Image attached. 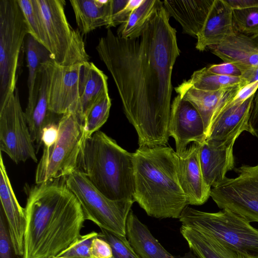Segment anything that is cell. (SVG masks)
<instances>
[{"label": "cell", "mask_w": 258, "mask_h": 258, "mask_svg": "<svg viewBox=\"0 0 258 258\" xmlns=\"http://www.w3.org/2000/svg\"><path fill=\"white\" fill-rule=\"evenodd\" d=\"M180 231L197 258H249L205 232L183 225Z\"/></svg>", "instance_id": "obj_25"}, {"label": "cell", "mask_w": 258, "mask_h": 258, "mask_svg": "<svg viewBox=\"0 0 258 258\" xmlns=\"http://www.w3.org/2000/svg\"><path fill=\"white\" fill-rule=\"evenodd\" d=\"M111 105L109 94L92 107L85 118L84 126L86 139L90 138L106 122Z\"/></svg>", "instance_id": "obj_32"}, {"label": "cell", "mask_w": 258, "mask_h": 258, "mask_svg": "<svg viewBox=\"0 0 258 258\" xmlns=\"http://www.w3.org/2000/svg\"><path fill=\"white\" fill-rule=\"evenodd\" d=\"M107 79L94 63L88 61L83 64L76 114L84 123L92 107L108 94Z\"/></svg>", "instance_id": "obj_23"}, {"label": "cell", "mask_w": 258, "mask_h": 258, "mask_svg": "<svg viewBox=\"0 0 258 258\" xmlns=\"http://www.w3.org/2000/svg\"><path fill=\"white\" fill-rule=\"evenodd\" d=\"M53 61L49 59L42 64L39 89L36 102L33 108L25 111V116L31 138L40 147L43 129L48 125L56 122L54 115L48 107V88Z\"/></svg>", "instance_id": "obj_21"}, {"label": "cell", "mask_w": 258, "mask_h": 258, "mask_svg": "<svg viewBox=\"0 0 258 258\" xmlns=\"http://www.w3.org/2000/svg\"><path fill=\"white\" fill-rule=\"evenodd\" d=\"M58 127L55 142L43 147L36 170V184L66 177L78 169L79 157L86 139L84 123L76 113L68 111L61 115Z\"/></svg>", "instance_id": "obj_6"}, {"label": "cell", "mask_w": 258, "mask_h": 258, "mask_svg": "<svg viewBox=\"0 0 258 258\" xmlns=\"http://www.w3.org/2000/svg\"><path fill=\"white\" fill-rule=\"evenodd\" d=\"M179 219L183 226L210 234L249 258H258V229L229 209L210 213L186 206Z\"/></svg>", "instance_id": "obj_5"}, {"label": "cell", "mask_w": 258, "mask_h": 258, "mask_svg": "<svg viewBox=\"0 0 258 258\" xmlns=\"http://www.w3.org/2000/svg\"><path fill=\"white\" fill-rule=\"evenodd\" d=\"M208 48L224 62L233 63L240 71L258 67V39L234 33L222 43Z\"/></svg>", "instance_id": "obj_22"}, {"label": "cell", "mask_w": 258, "mask_h": 258, "mask_svg": "<svg viewBox=\"0 0 258 258\" xmlns=\"http://www.w3.org/2000/svg\"><path fill=\"white\" fill-rule=\"evenodd\" d=\"M78 169L104 196L113 201H134L133 153L98 131L85 139Z\"/></svg>", "instance_id": "obj_4"}, {"label": "cell", "mask_w": 258, "mask_h": 258, "mask_svg": "<svg viewBox=\"0 0 258 258\" xmlns=\"http://www.w3.org/2000/svg\"><path fill=\"white\" fill-rule=\"evenodd\" d=\"M163 6L142 34L125 39L108 29L96 50L110 73L140 147L167 145L173 67L180 55L176 31Z\"/></svg>", "instance_id": "obj_1"}, {"label": "cell", "mask_w": 258, "mask_h": 258, "mask_svg": "<svg viewBox=\"0 0 258 258\" xmlns=\"http://www.w3.org/2000/svg\"><path fill=\"white\" fill-rule=\"evenodd\" d=\"M45 29L47 45L52 61L57 65L70 66L89 61L83 36L73 29L64 12V0H37Z\"/></svg>", "instance_id": "obj_8"}, {"label": "cell", "mask_w": 258, "mask_h": 258, "mask_svg": "<svg viewBox=\"0 0 258 258\" xmlns=\"http://www.w3.org/2000/svg\"><path fill=\"white\" fill-rule=\"evenodd\" d=\"M134 200L151 217L178 218L187 206L170 147H140L133 153Z\"/></svg>", "instance_id": "obj_3"}, {"label": "cell", "mask_w": 258, "mask_h": 258, "mask_svg": "<svg viewBox=\"0 0 258 258\" xmlns=\"http://www.w3.org/2000/svg\"><path fill=\"white\" fill-rule=\"evenodd\" d=\"M234 33L232 9L226 0H214L197 36L196 48L203 51L210 46L219 44Z\"/></svg>", "instance_id": "obj_19"}, {"label": "cell", "mask_w": 258, "mask_h": 258, "mask_svg": "<svg viewBox=\"0 0 258 258\" xmlns=\"http://www.w3.org/2000/svg\"><path fill=\"white\" fill-rule=\"evenodd\" d=\"M249 133L258 138V91L253 101L251 112L249 121Z\"/></svg>", "instance_id": "obj_40"}, {"label": "cell", "mask_w": 258, "mask_h": 258, "mask_svg": "<svg viewBox=\"0 0 258 258\" xmlns=\"http://www.w3.org/2000/svg\"><path fill=\"white\" fill-rule=\"evenodd\" d=\"M1 209L6 220L10 240L15 253L24 254L26 219L25 208L19 204L8 175L2 153L0 157Z\"/></svg>", "instance_id": "obj_16"}, {"label": "cell", "mask_w": 258, "mask_h": 258, "mask_svg": "<svg viewBox=\"0 0 258 258\" xmlns=\"http://www.w3.org/2000/svg\"><path fill=\"white\" fill-rule=\"evenodd\" d=\"M0 258H23L17 255L13 247L4 214L1 209L0 214Z\"/></svg>", "instance_id": "obj_35"}, {"label": "cell", "mask_w": 258, "mask_h": 258, "mask_svg": "<svg viewBox=\"0 0 258 258\" xmlns=\"http://www.w3.org/2000/svg\"><path fill=\"white\" fill-rule=\"evenodd\" d=\"M0 150L16 164L28 159L37 162L17 88L0 108Z\"/></svg>", "instance_id": "obj_11"}, {"label": "cell", "mask_w": 258, "mask_h": 258, "mask_svg": "<svg viewBox=\"0 0 258 258\" xmlns=\"http://www.w3.org/2000/svg\"><path fill=\"white\" fill-rule=\"evenodd\" d=\"M177 165L179 182L188 204H204L210 197L211 187L203 176L197 143H192L185 152L177 155Z\"/></svg>", "instance_id": "obj_15"}, {"label": "cell", "mask_w": 258, "mask_h": 258, "mask_svg": "<svg viewBox=\"0 0 258 258\" xmlns=\"http://www.w3.org/2000/svg\"><path fill=\"white\" fill-rule=\"evenodd\" d=\"M125 236L139 258H197L191 252L183 256L168 252L132 210L126 220Z\"/></svg>", "instance_id": "obj_20"}, {"label": "cell", "mask_w": 258, "mask_h": 258, "mask_svg": "<svg viewBox=\"0 0 258 258\" xmlns=\"http://www.w3.org/2000/svg\"><path fill=\"white\" fill-rule=\"evenodd\" d=\"M24 48L28 69V98L25 111H28L34 106L37 99L42 64L51 58L45 47L30 34L26 38Z\"/></svg>", "instance_id": "obj_27"}, {"label": "cell", "mask_w": 258, "mask_h": 258, "mask_svg": "<svg viewBox=\"0 0 258 258\" xmlns=\"http://www.w3.org/2000/svg\"><path fill=\"white\" fill-rule=\"evenodd\" d=\"M198 144L203 176L212 188L224 180L227 173L234 169V144L206 140Z\"/></svg>", "instance_id": "obj_17"}, {"label": "cell", "mask_w": 258, "mask_h": 258, "mask_svg": "<svg viewBox=\"0 0 258 258\" xmlns=\"http://www.w3.org/2000/svg\"><path fill=\"white\" fill-rule=\"evenodd\" d=\"M50 258H67V257H58V256H53V257H51Z\"/></svg>", "instance_id": "obj_42"}, {"label": "cell", "mask_w": 258, "mask_h": 258, "mask_svg": "<svg viewBox=\"0 0 258 258\" xmlns=\"http://www.w3.org/2000/svg\"><path fill=\"white\" fill-rule=\"evenodd\" d=\"M163 6L159 0H143L131 14L128 20L120 25L116 35L125 39L140 36L156 12Z\"/></svg>", "instance_id": "obj_28"}, {"label": "cell", "mask_w": 258, "mask_h": 258, "mask_svg": "<svg viewBox=\"0 0 258 258\" xmlns=\"http://www.w3.org/2000/svg\"><path fill=\"white\" fill-rule=\"evenodd\" d=\"M65 178L68 187L79 202L86 220L100 228L125 235L126 220L134 201L109 199L79 169Z\"/></svg>", "instance_id": "obj_9"}, {"label": "cell", "mask_w": 258, "mask_h": 258, "mask_svg": "<svg viewBox=\"0 0 258 258\" xmlns=\"http://www.w3.org/2000/svg\"><path fill=\"white\" fill-rule=\"evenodd\" d=\"M245 87L236 86L217 91H205L194 88L184 80L175 88V90L181 98L189 102L198 110L203 120L207 134L216 113Z\"/></svg>", "instance_id": "obj_18"}, {"label": "cell", "mask_w": 258, "mask_h": 258, "mask_svg": "<svg viewBox=\"0 0 258 258\" xmlns=\"http://www.w3.org/2000/svg\"><path fill=\"white\" fill-rule=\"evenodd\" d=\"M58 136V122L52 123L45 127L43 130L41 138L43 147H48L51 146L56 141Z\"/></svg>", "instance_id": "obj_39"}, {"label": "cell", "mask_w": 258, "mask_h": 258, "mask_svg": "<svg viewBox=\"0 0 258 258\" xmlns=\"http://www.w3.org/2000/svg\"><path fill=\"white\" fill-rule=\"evenodd\" d=\"M232 25L234 33L258 39V6L233 10Z\"/></svg>", "instance_id": "obj_31"}, {"label": "cell", "mask_w": 258, "mask_h": 258, "mask_svg": "<svg viewBox=\"0 0 258 258\" xmlns=\"http://www.w3.org/2000/svg\"><path fill=\"white\" fill-rule=\"evenodd\" d=\"M214 0H165L163 6L181 26L183 32L197 37Z\"/></svg>", "instance_id": "obj_24"}, {"label": "cell", "mask_w": 258, "mask_h": 258, "mask_svg": "<svg viewBox=\"0 0 258 258\" xmlns=\"http://www.w3.org/2000/svg\"><path fill=\"white\" fill-rule=\"evenodd\" d=\"M100 229L98 237L105 240L110 245L113 258H139L125 235L118 234L103 228Z\"/></svg>", "instance_id": "obj_33"}, {"label": "cell", "mask_w": 258, "mask_h": 258, "mask_svg": "<svg viewBox=\"0 0 258 258\" xmlns=\"http://www.w3.org/2000/svg\"><path fill=\"white\" fill-rule=\"evenodd\" d=\"M232 10H241L258 6V0H226Z\"/></svg>", "instance_id": "obj_41"}, {"label": "cell", "mask_w": 258, "mask_h": 258, "mask_svg": "<svg viewBox=\"0 0 258 258\" xmlns=\"http://www.w3.org/2000/svg\"><path fill=\"white\" fill-rule=\"evenodd\" d=\"M210 73L227 76L242 77V73L239 68L233 63L224 62L215 64L207 67Z\"/></svg>", "instance_id": "obj_38"}, {"label": "cell", "mask_w": 258, "mask_h": 258, "mask_svg": "<svg viewBox=\"0 0 258 258\" xmlns=\"http://www.w3.org/2000/svg\"><path fill=\"white\" fill-rule=\"evenodd\" d=\"M83 64L61 66L53 62L48 88L49 110L57 115L76 114Z\"/></svg>", "instance_id": "obj_14"}, {"label": "cell", "mask_w": 258, "mask_h": 258, "mask_svg": "<svg viewBox=\"0 0 258 258\" xmlns=\"http://www.w3.org/2000/svg\"><path fill=\"white\" fill-rule=\"evenodd\" d=\"M25 211L23 258L57 256L81 235L86 220L65 177L31 188Z\"/></svg>", "instance_id": "obj_2"}, {"label": "cell", "mask_w": 258, "mask_h": 258, "mask_svg": "<svg viewBox=\"0 0 258 258\" xmlns=\"http://www.w3.org/2000/svg\"><path fill=\"white\" fill-rule=\"evenodd\" d=\"M29 30L17 0H0V108L17 88L22 49Z\"/></svg>", "instance_id": "obj_7"}, {"label": "cell", "mask_w": 258, "mask_h": 258, "mask_svg": "<svg viewBox=\"0 0 258 258\" xmlns=\"http://www.w3.org/2000/svg\"><path fill=\"white\" fill-rule=\"evenodd\" d=\"M143 1V0H129L126 5L111 18L107 28L110 29L111 27L125 22L132 12L142 4Z\"/></svg>", "instance_id": "obj_36"}, {"label": "cell", "mask_w": 258, "mask_h": 258, "mask_svg": "<svg viewBox=\"0 0 258 258\" xmlns=\"http://www.w3.org/2000/svg\"><path fill=\"white\" fill-rule=\"evenodd\" d=\"M258 81L248 84L227 102L213 117L206 140L235 143L243 132L249 133V121Z\"/></svg>", "instance_id": "obj_12"}, {"label": "cell", "mask_w": 258, "mask_h": 258, "mask_svg": "<svg viewBox=\"0 0 258 258\" xmlns=\"http://www.w3.org/2000/svg\"><path fill=\"white\" fill-rule=\"evenodd\" d=\"M168 133L175 140L177 155L185 152L190 143L199 144L206 140V131L200 113L179 95L171 103Z\"/></svg>", "instance_id": "obj_13"}, {"label": "cell", "mask_w": 258, "mask_h": 258, "mask_svg": "<svg viewBox=\"0 0 258 258\" xmlns=\"http://www.w3.org/2000/svg\"><path fill=\"white\" fill-rule=\"evenodd\" d=\"M78 29L82 35L101 26L108 27L110 21V0H71L70 1Z\"/></svg>", "instance_id": "obj_26"}, {"label": "cell", "mask_w": 258, "mask_h": 258, "mask_svg": "<svg viewBox=\"0 0 258 258\" xmlns=\"http://www.w3.org/2000/svg\"><path fill=\"white\" fill-rule=\"evenodd\" d=\"M186 81L194 88L205 91H217L248 85L242 77L213 74L209 72L207 67L195 71Z\"/></svg>", "instance_id": "obj_29"}, {"label": "cell", "mask_w": 258, "mask_h": 258, "mask_svg": "<svg viewBox=\"0 0 258 258\" xmlns=\"http://www.w3.org/2000/svg\"><path fill=\"white\" fill-rule=\"evenodd\" d=\"M237 176L226 177L212 187L210 197L218 207L227 209L249 223L258 222V164L242 165Z\"/></svg>", "instance_id": "obj_10"}, {"label": "cell", "mask_w": 258, "mask_h": 258, "mask_svg": "<svg viewBox=\"0 0 258 258\" xmlns=\"http://www.w3.org/2000/svg\"><path fill=\"white\" fill-rule=\"evenodd\" d=\"M99 233L92 231L80 235L67 249L57 256L67 258H91L90 249L93 240L98 237Z\"/></svg>", "instance_id": "obj_34"}, {"label": "cell", "mask_w": 258, "mask_h": 258, "mask_svg": "<svg viewBox=\"0 0 258 258\" xmlns=\"http://www.w3.org/2000/svg\"><path fill=\"white\" fill-rule=\"evenodd\" d=\"M27 22L29 34L46 48L47 39L41 9L37 0H17Z\"/></svg>", "instance_id": "obj_30"}, {"label": "cell", "mask_w": 258, "mask_h": 258, "mask_svg": "<svg viewBox=\"0 0 258 258\" xmlns=\"http://www.w3.org/2000/svg\"><path fill=\"white\" fill-rule=\"evenodd\" d=\"M90 255L91 258H113L110 245L103 239L95 237L92 242Z\"/></svg>", "instance_id": "obj_37"}]
</instances>
